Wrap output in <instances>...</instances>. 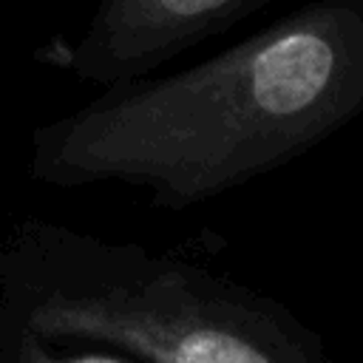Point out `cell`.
<instances>
[{
	"instance_id": "cell-3",
	"label": "cell",
	"mask_w": 363,
	"mask_h": 363,
	"mask_svg": "<svg viewBox=\"0 0 363 363\" xmlns=\"http://www.w3.org/2000/svg\"><path fill=\"white\" fill-rule=\"evenodd\" d=\"M275 0H96L82 34L54 60L102 88L145 77Z\"/></svg>"
},
{
	"instance_id": "cell-4",
	"label": "cell",
	"mask_w": 363,
	"mask_h": 363,
	"mask_svg": "<svg viewBox=\"0 0 363 363\" xmlns=\"http://www.w3.org/2000/svg\"><path fill=\"white\" fill-rule=\"evenodd\" d=\"M0 363H128V360L111 352H96L88 343H82V349H71L68 340L43 337L0 312Z\"/></svg>"
},
{
	"instance_id": "cell-2",
	"label": "cell",
	"mask_w": 363,
	"mask_h": 363,
	"mask_svg": "<svg viewBox=\"0 0 363 363\" xmlns=\"http://www.w3.org/2000/svg\"><path fill=\"white\" fill-rule=\"evenodd\" d=\"M0 312L142 363H332L323 337L264 292L40 218L0 233Z\"/></svg>"
},
{
	"instance_id": "cell-1",
	"label": "cell",
	"mask_w": 363,
	"mask_h": 363,
	"mask_svg": "<svg viewBox=\"0 0 363 363\" xmlns=\"http://www.w3.org/2000/svg\"><path fill=\"white\" fill-rule=\"evenodd\" d=\"M363 116V0H312L164 77L108 85L40 125L28 176L128 184L184 210L272 173Z\"/></svg>"
}]
</instances>
